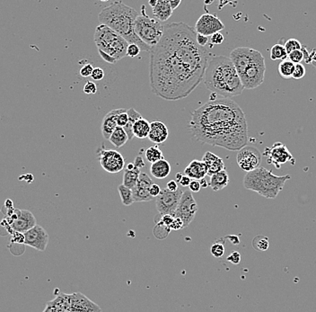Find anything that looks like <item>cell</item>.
<instances>
[{"instance_id": "1", "label": "cell", "mask_w": 316, "mask_h": 312, "mask_svg": "<svg viewBox=\"0 0 316 312\" xmlns=\"http://www.w3.org/2000/svg\"><path fill=\"white\" fill-rule=\"evenodd\" d=\"M195 30L183 22L164 26L159 43L150 51L149 81L159 98L178 101L204 80L210 53L200 46Z\"/></svg>"}, {"instance_id": "2", "label": "cell", "mask_w": 316, "mask_h": 312, "mask_svg": "<svg viewBox=\"0 0 316 312\" xmlns=\"http://www.w3.org/2000/svg\"><path fill=\"white\" fill-rule=\"evenodd\" d=\"M189 131L204 144L239 151L248 142L246 118L240 106L229 98L209 100L193 111Z\"/></svg>"}, {"instance_id": "3", "label": "cell", "mask_w": 316, "mask_h": 312, "mask_svg": "<svg viewBox=\"0 0 316 312\" xmlns=\"http://www.w3.org/2000/svg\"><path fill=\"white\" fill-rule=\"evenodd\" d=\"M204 83L212 94L222 98L237 96L244 87L232 61L225 56H214L209 59L204 76Z\"/></svg>"}, {"instance_id": "4", "label": "cell", "mask_w": 316, "mask_h": 312, "mask_svg": "<svg viewBox=\"0 0 316 312\" xmlns=\"http://www.w3.org/2000/svg\"><path fill=\"white\" fill-rule=\"evenodd\" d=\"M138 15V12L133 8L120 1H115L100 12L98 19L101 25L113 29L129 44H136L141 51L150 52L152 48L143 43L135 33V22Z\"/></svg>"}, {"instance_id": "5", "label": "cell", "mask_w": 316, "mask_h": 312, "mask_svg": "<svg viewBox=\"0 0 316 312\" xmlns=\"http://www.w3.org/2000/svg\"><path fill=\"white\" fill-rule=\"evenodd\" d=\"M290 178L289 174L281 177L273 174L272 171L260 167L246 173L244 178V185L247 190L257 192L267 199H275Z\"/></svg>"}, {"instance_id": "6", "label": "cell", "mask_w": 316, "mask_h": 312, "mask_svg": "<svg viewBox=\"0 0 316 312\" xmlns=\"http://www.w3.org/2000/svg\"><path fill=\"white\" fill-rule=\"evenodd\" d=\"M94 40L99 51L109 54L116 62L127 55L129 43L108 26L99 25L95 28Z\"/></svg>"}, {"instance_id": "7", "label": "cell", "mask_w": 316, "mask_h": 312, "mask_svg": "<svg viewBox=\"0 0 316 312\" xmlns=\"http://www.w3.org/2000/svg\"><path fill=\"white\" fill-rule=\"evenodd\" d=\"M145 7L142 6V14L138 15L135 22V33L140 40L152 48L159 43L164 34V26L156 18L145 15Z\"/></svg>"}, {"instance_id": "8", "label": "cell", "mask_w": 316, "mask_h": 312, "mask_svg": "<svg viewBox=\"0 0 316 312\" xmlns=\"http://www.w3.org/2000/svg\"><path fill=\"white\" fill-rule=\"evenodd\" d=\"M265 72V59L262 57L248 66L239 76L245 89H255L263 83Z\"/></svg>"}, {"instance_id": "9", "label": "cell", "mask_w": 316, "mask_h": 312, "mask_svg": "<svg viewBox=\"0 0 316 312\" xmlns=\"http://www.w3.org/2000/svg\"><path fill=\"white\" fill-rule=\"evenodd\" d=\"M182 193L183 191L181 188L176 192H170L167 188L162 189L160 194L156 198V209L159 215H172L175 217Z\"/></svg>"}, {"instance_id": "10", "label": "cell", "mask_w": 316, "mask_h": 312, "mask_svg": "<svg viewBox=\"0 0 316 312\" xmlns=\"http://www.w3.org/2000/svg\"><path fill=\"white\" fill-rule=\"evenodd\" d=\"M262 57L263 55L257 50L249 47H238L231 51L229 58L232 61L238 75H240L248 66Z\"/></svg>"}, {"instance_id": "11", "label": "cell", "mask_w": 316, "mask_h": 312, "mask_svg": "<svg viewBox=\"0 0 316 312\" xmlns=\"http://www.w3.org/2000/svg\"><path fill=\"white\" fill-rule=\"evenodd\" d=\"M198 211V203L189 190L184 191L175 211V218L182 220L184 228L192 223Z\"/></svg>"}, {"instance_id": "12", "label": "cell", "mask_w": 316, "mask_h": 312, "mask_svg": "<svg viewBox=\"0 0 316 312\" xmlns=\"http://www.w3.org/2000/svg\"><path fill=\"white\" fill-rule=\"evenodd\" d=\"M236 161L241 169L248 173L260 167L262 164V154L255 147L246 145L237 153Z\"/></svg>"}, {"instance_id": "13", "label": "cell", "mask_w": 316, "mask_h": 312, "mask_svg": "<svg viewBox=\"0 0 316 312\" xmlns=\"http://www.w3.org/2000/svg\"><path fill=\"white\" fill-rule=\"evenodd\" d=\"M8 221L14 232L21 234H25L37 225L36 219L28 210H14L12 215H9Z\"/></svg>"}, {"instance_id": "14", "label": "cell", "mask_w": 316, "mask_h": 312, "mask_svg": "<svg viewBox=\"0 0 316 312\" xmlns=\"http://www.w3.org/2000/svg\"><path fill=\"white\" fill-rule=\"evenodd\" d=\"M99 161L102 169L111 174H117L125 167V160L120 152L113 149H99Z\"/></svg>"}, {"instance_id": "15", "label": "cell", "mask_w": 316, "mask_h": 312, "mask_svg": "<svg viewBox=\"0 0 316 312\" xmlns=\"http://www.w3.org/2000/svg\"><path fill=\"white\" fill-rule=\"evenodd\" d=\"M224 29L225 25L217 15L212 14H203L198 19L195 25L196 33L207 37L220 33V31Z\"/></svg>"}, {"instance_id": "16", "label": "cell", "mask_w": 316, "mask_h": 312, "mask_svg": "<svg viewBox=\"0 0 316 312\" xmlns=\"http://www.w3.org/2000/svg\"><path fill=\"white\" fill-rule=\"evenodd\" d=\"M264 155L269 158V163L272 164L278 169H280L283 164L287 162H290L292 165L294 164V159L292 154L289 152L286 145L281 142H276L271 148L265 149Z\"/></svg>"}, {"instance_id": "17", "label": "cell", "mask_w": 316, "mask_h": 312, "mask_svg": "<svg viewBox=\"0 0 316 312\" xmlns=\"http://www.w3.org/2000/svg\"><path fill=\"white\" fill-rule=\"evenodd\" d=\"M24 244L28 247H33L36 250L44 252L46 250L49 244V235L47 231L40 225L33 227L24 234Z\"/></svg>"}, {"instance_id": "18", "label": "cell", "mask_w": 316, "mask_h": 312, "mask_svg": "<svg viewBox=\"0 0 316 312\" xmlns=\"http://www.w3.org/2000/svg\"><path fill=\"white\" fill-rule=\"evenodd\" d=\"M70 312H102L100 306L81 292L69 294Z\"/></svg>"}, {"instance_id": "19", "label": "cell", "mask_w": 316, "mask_h": 312, "mask_svg": "<svg viewBox=\"0 0 316 312\" xmlns=\"http://www.w3.org/2000/svg\"><path fill=\"white\" fill-rule=\"evenodd\" d=\"M154 185L153 180L149 174L145 173H140L138 183L132 189L134 203H143V202H150L154 198L150 196V187Z\"/></svg>"}, {"instance_id": "20", "label": "cell", "mask_w": 316, "mask_h": 312, "mask_svg": "<svg viewBox=\"0 0 316 312\" xmlns=\"http://www.w3.org/2000/svg\"><path fill=\"white\" fill-rule=\"evenodd\" d=\"M126 109L119 108V109L112 110L111 112L107 113L106 116L102 119V125H101V131H102V137L106 140H109L111 135L113 134V131L118 127L117 124V118L120 113H122Z\"/></svg>"}, {"instance_id": "21", "label": "cell", "mask_w": 316, "mask_h": 312, "mask_svg": "<svg viewBox=\"0 0 316 312\" xmlns=\"http://www.w3.org/2000/svg\"><path fill=\"white\" fill-rule=\"evenodd\" d=\"M168 136H169L168 128L163 122L155 121L150 123L149 141L154 142L155 144H162L167 140Z\"/></svg>"}, {"instance_id": "22", "label": "cell", "mask_w": 316, "mask_h": 312, "mask_svg": "<svg viewBox=\"0 0 316 312\" xmlns=\"http://www.w3.org/2000/svg\"><path fill=\"white\" fill-rule=\"evenodd\" d=\"M184 174L191 179L200 181L207 176V165L202 160H193L184 169Z\"/></svg>"}, {"instance_id": "23", "label": "cell", "mask_w": 316, "mask_h": 312, "mask_svg": "<svg viewBox=\"0 0 316 312\" xmlns=\"http://www.w3.org/2000/svg\"><path fill=\"white\" fill-rule=\"evenodd\" d=\"M202 161L207 165L208 177H212L213 174H217L220 171L225 170L224 161L220 157L215 155L214 153L207 151L204 154Z\"/></svg>"}, {"instance_id": "24", "label": "cell", "mask_w": 316, "mask_h": 312, "mask_svg": "<svg viewBox=\"0 0 316 312\" xmlns=\"http://www.w3.org/2000/svg\"><path fill=\"white\" fill-rule=\"evenodd\" d=\"M153 15L160 22H165L173 14L171 6L168 0H158L155 8H152Z\"/></svg>"}, {"instance_id": "25", "label": "cell", "mask_w": 316, "mask_h": 312, "mask_svg": "<svg viewBox=\"0 0 316 312\" xmlns=\"http://www.w3.org/2000/svg\"><path fill=\"white\" fill-rule=\"evenodd\" d=\"M171 173V166L167 160H161L152 164L150 167V174L156 179H164Z\"/></svg>"}, {"instance_id": "26", "label": "cell", "mask_w": 316, "mask_h": 312, "mask_svg": "<svg viewBox=\"0 0 316 312\" xmlns=\"http://www.w3.org/2000/svg\"><path fill=\"white\" fill-rule=\"evenodd\" d=\"M229 184L228 173L225 170L220 171L210 177L209 185L213 191H220L226 187Z\"/></svg>"}, {"instance_id": "27", "label": "cell", "mask_w": 316, "mask_h": 312, "mask_svg": "<svg viewBox=\"0 0 316 312\" xmlns=\"http://www.w3.org/2000/svg\"><path fill=\"white\" fill-rule=\"evenodd\" d=\"M149 131H150V123L144 118L137 121L133 126V135L136 138L141 140L149 138Z\"/></svg>"}, {"instance_id": "28", "label": "cell", "mask_w": 316, "mask_h": 312, "mask_svg": "<svg viewBox=\"0 0 316 312\" xmlns=\"http://www.w3.org/2000/svg\"><path fill=\"white\" fill-rule=\"evenodd\" d=\"M128 116H129V122L128 124L123 128L126 133H127L128 137H129V141H131L132 139L134 138V135H133V126L134 124L137 121L141 119L142 116L140 113H138L137 110H135L134 108H130L127 110Z\"/></svg>"}, {"instance_id": "29", "label": "cell", "mask_w": 316, "mask_h": 312, "mask_svg": "<svg viewBox=\"0 0 316 312\" xmlns=\"http://www.w3.org/2000/svg\"><path fill=\"white\" fill-rule=\"evenodd\" d=\"M109 141L116 148H120L127 143L129 137L123 128L118 126L115 131H113V134L111 135Z\"/></svg>"}, {"instance_id": "30", "label": "cell", "mask_w": 316, "mask_h": 312, "mask_svg": "<svg viewBox=\"0 0 316 312\" xmlns=\"http://www.w3.org/2000/svg\"><path fill=\"white\" fill-rule=\"evenodd\" d=\"M140 169L137 167H135L133 170H127L125 169L123 174V183L122 185H125L128 188L132 189L134 188L137 183L138 181V178H139V174H140Z\"/></svg>"}, {"instance_id": "31", "label": "cell", "mask_w": 316, "mask_h": 312, "mask_svg": "<svg viewBox=\"0 0 316 312\" xmlns=\"http://www.w3.org/2000/svg\"><path fill=\"white\" fill-rule=\"evenodd\" d=\"M294 65L293 62H290L288 59L282 61L279 65V73L280 76L285 80H290L294 73Z\"/></svg>"}, {"instance_id": "32", "label": "cell", "mask_w": 316, "mask_h": 312, "mask_svg": "<svg viewBox=\"0 0 316 312\" xmlns=\"http://www.w3.org/2000/svg\"><path fill=\"white\" fill-rule=\"evenodd\" d=\"M145 159L151 164L156 163L157 161L164 160V155L161 149L157 146H152L145 150Z\"/></svg>"}, {"instance_id": "33", "label": "cell", "mask_w": 316, "mask_h": 312, "mask_svg": "<svg viewBox=\"0 0 316 312\" xmlns=\"http://www.w3.org/2000/svg\"><path fill=\"white\" fill-rule=\"evenodd\" d=\"M118 191L120 193V199L125 206H130L132 203H134L133 199V193L132 190L126 187L125 185H120L118 186Z\"/></svg>"}, {"instance_id": "34", "label": "cell", "mask_w": 316, "mask_h": 312, "mask_svg": "<svg viewBox=\"0 0 316 312\" xmlns=\"http://www.w3.org/2000/svg\"><path fill=\"white\" fill-rule=\"evenodd\" d=\"M287 53L285 46L282 44H277L270 50V59L272 61H285L287 60Z\"/></svg>"}, {"instance_id": "35", "label": "cell", "mask_w": 316, "mask_h": 312, "mask_svg": "<svg viewBox=\"0 0 316 312\" xmlns=\"http://www.w3.org/2000/svg\"><path fill=\"white\" fill-rule=\"evenodd\" d=\"M252 247H255L256 250L264 251L269 249V240L267 237L264 236H256L254 240H252Z\"/></svg>"}, {"instance_id": "36", "label": "cell", "mask_w": 316, "mask_h": 312, "mask_svg": "<svg viewBox=\"0 0 316 312\" xmlns=\"http://www.w3.org/2000/svg\"><path fill=\"white\" fill-rule=\"evenodd\" d=\"M284 46H285V49L287 51V55L291 53L292 51H301L302 48H303L301 43L299 41L297 40V39H289V40H287Z\"/></svg>"}, {"instance_id": "37", "label": "cell", "mask_w": 316, "mask_h": 312, "mask_svg": "<svg viewBox=\"0 0 316 312\" xmlns=\"http://www.w3.org/2000/svg\"><path fill=\"white\" fill-rule=\"evenodd\" d=\"M211 255L216 258H220L225 254V246L220 242L212 244L210 247Z\"/></svg>"}, {"instance_id": "38", "label": "cell", "mask_w": 316, "mask_h": 312, "mask_svg": "<svg viewBox=\"0 0 316 312\" xmlns=\"http://www.w3.org/2000/svg\"><path fill=\"white\" fill-rule=\"evenodd\" d=\"M287 58L294 64H300L305 60V54L302 50L301 51H292L291 53L287 55Z\"/></svg>"}, {"instance_id": "39", "label": "cell", "mask_w": 316, "mask_h": 312, "mask_svg": "<svg viewBox=\"0 0 316 312\" xmlns=\"http://www.w3.org/2000/svg\"><path fill=\"white\" fill-rule=\"evenodd\" d=\"M305 73H306V70H305V66L303 65L302 63L296 64L292 79H294V80H302L305 76Z\"/></svg>"}, {"instance_id": "40", "label": "cell", "mask_w": 316, "mask_h": 312, "mask_svg": "<svg viewBox=\"0 0 316 312\" xmlns=\"http://www.w3.org/2000/svg\"><path fill=\"white\" fill-rule=\"evenodd\" d=\"M140 48L138 47V45L136 44H129L127 49V56L131 57V58H135L137 57L139 53H140Z\"/></svg>"}, {"instance_id": "41", "label": "cell", "mask_w": 316, "mask_h": 312, "mask_svg": "<svg viewBox=\"0 0 316 312\" xmlns=\"http://www.w3.org/2000/svg\"><path fill=\"white\" fill-rule=\"evenodd\" d=\"M83 90L87 94H95L97 93V86L94 82L88 81L85 85Z\"/></svg>"}, {"instance_id": "42", "label": "cell", "mask_w": 316, "mask_h": 312, "mask_svg": "<svg viewBox=\"0 0 316 312\" xmlns=\"http://www.w3.org/2000/svg\"><path fill=\"white\" fill-rule=\"evenodd\" d=\"M226 260L232 263L233 265H239L241 262V254L238 251H232V253L229 255Z\"/></svg>"}, {"instance_id": "43", "label": "cell", "mask_w": 316, "mask_h": 312, "mask_svg": "<svg viewBox=\"0 0 316 312\" xmlns=\"http://www.w3.org/2000/svg\"><path fill=\"white\" fill-rule=\"evenodd\" d=\"M128 122H129V116H128L127 110H126L119 114V116L117 118V124H118V126L124 128L127 125Z\"/></svg>"}, {"instance_id": "44", "label": "cell", "mask_w": 316, "mask_h": 312, "mask_svg": "<svg viewBox=\"0 0 316 312\" xmlns=\"http://www.w3.org/2000/svg\"><path fill=\"white\" fill-rule=\"evenodd\" d=\"M91 77L96 81L103 80V77H104L103 69H101V68H95L93 70V73H92Z\"/></svg>"}, {"instance_id": "45", "label": "cell", "mask_w": 316, "mask_h": 312, "mask_svg": "<svg viewBox=\"0 0 316 312\" xmlns=\"http://www.w3.org/2000/svg\"><path fill=\"white\" fill-rule=\"evenodd\" d=\"M94 67L91 64H86L83 66L80 69V75L84 77H88V76H91L93 70H94Z\"/></svg>"}, {"instance_id": "46", "label": "cell", "mask_w": 316, "mask_h": 312, "mask_svg": "<svg viewBox=\"0 0 316 312\" xmlns=\"http://www.w3.org/2000/svg\"><path fill=\"white\" fill-rule=\"evenodd\" d=\"M211 44L215 45H219L224 42V35L221 33H217L213 34L210 38Z\"/></svg>"}, {"instance_id": "47", "label": "cell", "mask_w": 316, "mask_h": 312, "mask_svg": "<svg viewBox=\"0 0 316 312\" xmlns=\"http://www.w3.org/2000/svg\"><path fill=\"white\" fill-rule=\"evenodd\" d=\"M184 225H183V222H182V220H180L178 218H175L174 222L170 226V229H174V230H180V229H183Z\"/></svg>"}, {"instance_id": "48", "label": "cell", "mask_w": 316, "mask_h": 312, "mask_svg": "<svg viewBox=\"0 0 316 312\" xmlns=\"http://www.w3.org/2000/svg\"><path fill=\"white\" fill-rule=\"evenodd\" d=\"M161 190H162V189L160 188L159 185L154 184V185L150 187V190H149L150 196H152L154 199H156V197L160 194Z\"/></svg>"}, {"instance_id": "49", "label": "cell", "mask_w": 316, "mask_h": 312, "mask_svg": "<svg viewBox=\"0 0 316 312\" xmlns=\"http://www.w3.org/2000/svg\"><path fill=\"white\" fill-rule=\"evenodd\" d=\"M189 189L191 192H199L201 189L200 186V181H197V180H192L191 184L189 185Z\"/></svg>"}, {"instance_id": "50", "label": "cell", "mask_w": 316, "mask_h": 312, "mask_svg": "<svg viewBox=\"0 0 316 312\" xmlns=\"http://www.w3.org/2000/svg\"><path fill=\"white\" fill-rule=\"evenodd\" d=\"M196 40L197 43H198L200 46L205 47L207 45V43H208V37L204 36V35L197 33Z\"/></svg>"}, {"instance_id": "51", "label": "cell", "mask_w": 316, "mask_h": 312, "mask_svg": "<svg viewBox=\"0 0 316 312\" xmlns=\"http://www.w3.org/2000/svg\"><path fill=\"white\" fill-rule=\"evenodd\" d=\"M99 55L101 56V58L104 61V62H108L110 64H114V63H116V61L113 58V57H111L109 54H107L106 52H103L102 51H99Z\"/></svg>"}, {"instance_id": "52", "label": "cell", "mask_w": 316, "mask_h": 312, "mask_svg": "<svg viewBox=\"0 0 316 312\" xmlns=\"http://www.w3.org/2000/svg\"><path fill=\"white\" fill-rule=\"evenodd\" d=\"M174 220H175V217L174 216H172V215H161V222L164 223V225L168 226V227H170L171 226L172 223L174 222Z\"/></svg>"}, {"instance_id": "53", "label": "cell", "mask_w": 316, "mask_h": 312, "mask_svg": "<svg viewBox=\"0 0 316 312\" xmlns=\"http://www.w3.org/2000/svg\"><path fill=\"white\" fill-rule=\"evenodd\" d=\"M166 188L170 191V192H176V191H178L179 186L177 185V182L175 181V180H171V181H169L167 183V185H166Z\"/></svg>"}, {"instance_id": "54", "label": "cell", "mask_w": 316, "mask_h": 312, "mask_svg": "<svg viewBox=\"0 0 316 312\" xmlns=\"http://www.w3.org/2000/svg\"><path fill=\"white\" fill-rule=\"evenodd\" d=\"M135 167H138V168H142V167H145V162L141 156H138L134 160Z\"/></svg>"}, {"instance_id": "55", "label": "cell", "mask_w": 316, "mask_h": 312, "mask_svg": "<svg viewBox=\"0 0 316 312\" xmlns=\"http://www.w3.org/2000/svg\"><path fill=\"white\" fill-rule=\"evenodd\" d=\"M191 182H192V179H191L189 177H187V176L183 174V177H182V179H181L180 184H181V185H182V186H184V187H187V186L189 187Z\"/></svg>"}, {"instance_id": "56", "label": "cell", "mask_w": 316, "mask_h": 312, "mask_svg": "<svg viewBox=\"0 0 316 312\" xmlns=\"http://www.w3.org/2000/svg\"><path fill=\"white\" fill-rule=\"evenodd\" d=\"M169 3H170V6H171L172 10L174 11L175 9H176L181 5L182 1L181 0H170Z\"/></svg>"}, {"instance_id": "57", "label": "cell", "mask_w": 316, "mask_h": 312, "mask_svg": "<svg viewBox=\"0 0 316 312\" xmlns=\"http://www.w3.org/2000/svg\"><path fill=\"white\" fill-rule=\"evenodd\" d=\"M227 238L232 242L233 245H235V246H237L238 244L240 243V240L237 236H229Z\"/></svg>"}, {"instance_id": "58", "label": "cell", "mask_w": 316, "mask_h": 312, "mask_svg": "<svg viewBox=\"0 0 316 312\" xmlns=\"http://www.w3.org/2000/svg\"><path fill=\"white\" fill-rule=\"evenodd\" d=\"M200 186H201V188H207V185H209V184H208V183H207V182L205 180V178H203V179H201V180H200Z\"/></svg>"}, {"instance_id": "59", "label": "cell", "mask_w": 316, "mask_h": 312, "mask_svg": "<svg viewBox=\"0 0 316 312\" xmlns=\"http://www.w3.org/2000/svg\"><path fill=\"white\" fill-rule=\"evenodd\" d=\"M182 177H183V174H182V173H177V174H175V180L180 183Z\"/></svg>"}, {"instance_id": "60", "label": "cell", "mask_w": 316, "mask_h": 312, "mask_svg": "<svg viewBox=\"0 0 316 312\" xmlns=\"http://www.w3.org/2000/svg\"><path fill=\"white\" fill-rule=\"evenodd\" d=\"M134 168H135L134 163L128 164L127 167H126V169H127V170H133Z\"/></svg>"}, {"instance_id": "61", "label": "cell", "mask_w": 316, "mask_h": 312, "mask_svg": "<svg viewBox=\"0 0 316 312\" xmlns=\"http://www.w3.org/2000/svg\"><path fill=\"white\" fill-rule=\"evenodd\" d=\"M157 1H158V0H150L149 2V4L151 6V8H155L156 5L157 4Z\"/></svg>"}]
</instances>
